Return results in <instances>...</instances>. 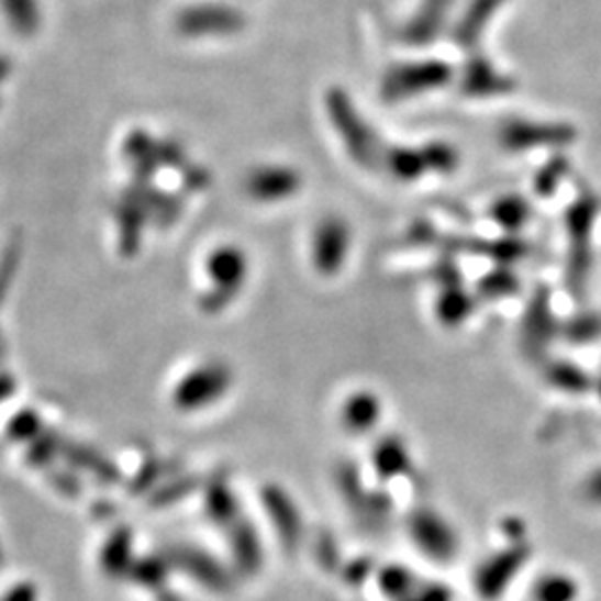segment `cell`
I'll list each match as a JSON object with an SVG mask.
<instances>
[{
	"label": "cell",
	"mask_w": 601,
	"mask_h": 601,
	"mask_svg": "<svg viewBox=\"0 0 601 601\" xmlns=\"http://www.w3.org/2000/svg\"><path fill=\"white\" fill-rule=\"evenodd\" d=\"M0 5H3V12L16 34L21 36L36 34L41 25L38 0H0Z\"/></svg>",
	"instance_id": "25"
},
{
	"label": "cell",
	"mask_w": 601,
	"mask_h": 601,
	"mask_svg": "<svg viewBox=\"0 0 601 601\" xmlns=\"http://www.w3.org/2000/svg\"><path fill=\"white\" fill-rule=\"evenodd\" d=\"M503 535L508 537V542H524L526 539V526L522 520L510 517L503 522Z\"/></svg>",
	"instance_id": "37"
},
{
	"label": "cell",
	"mask_w": 601,
	"mask_h": 601,
	"mask_svg": "<svg viewBox=\"0 0 601 601\" xmlns=\"http://www.w3.org/2000/svg\"><path fill=\"white\" fill-rule=\"evenodd\" d=\"M597 214L599 203L592 194L579 197L566 212V230L570 238L568 283L575 292H579L586 286V277L590 270V236Z\"/></svg>",
	"instance_id": "5"
},
{
	"label": "cell",
	"mask_w": 601,
	"mask_h": 601,
	"mask_svg": "<svg viewBox=\"0 0 601 601\" xmlns=\"http://www.w3.org/2000/svg\"><path fill=\"white\" fill-rule=\"evenodd\" d=\"M427 171H439V175H453L459 165V154L450 143L433 141L421 147Z\"/></svg>",
	"instance_id": "28"
},
{
	"label": "cell",
	"mask_w": 601,
	"mask_h": 601,
	"mask_svg": "<svg viewBox=\"0 0 601 601\" xmlns=\"http://www.w3.org/2000/svg\"><path fill=\"white\" fill-rule=\"evenodd\" d=\"M453 80V67L446 60H416L394 65L381 82V97L386 101H401L446 88Z\"/></svg>",
	"instance_id": "3"
},
{
	"label": "cell",
	"mask_w": 601,
	"mask_h": 601,
	"mask_svg": "<svg viewBox=\"0 0 601 601\" xmlns=\"http://www.w3.org/2000/svg\"><path fill=\"white\" fill-rule=\"evenodd\" d=\"M303 186V179L297 169L286 165H268L252 169L245 179V192L256 201H286L294 197Z\"/></svg>",
	"instance_id": "10"
},
{
	"label": "cell",
	"mask_w": 601,
	"mask_h": 601,
	"mask_svg": "<svg viewBox=\"0 0 601 601\" xmlns=\"http://www.w3.org/2000/svg\"><path fill=\"white\" fill-rule=\"evenodd\" d=\"M579 583L566 572H546L533 586V601H577Z\"/></svg>",
	"instance_id": "23"
},
{
	"label": "cell",
	"mask_w": 601,
	"mask_h": 601,
	"mask_svg": "<svg viewBox=\"0 0 601 601\" xmlns=\"http://www.w3.org/2000/svg\"><path fill=\"white\" fill-rule=\"evenodd\" d=\"M597 394H599V399H601V372H599V377L594 379V388H592Z\"/></svg>",
	"instance_id": "42"
},
{
	"label": "cell",
	"mask_w": 601,
	"mask_h": 601,
	"mask_svg": "<svg viewBox=\"0 0 601 601\" xmlns=\"http://www.w3.org/2000/svg\"><path fill=\"white\" fill-rule=\"evenodd\" d=\"M433 277L435 281L442 286V288H448V286H461V270L450 261V259H444L435 266L433 270Z\"/></svg>",
	"instance_id": "35"
},
{
	"label": "cell",
	"mask_w": 601,
	"mask_h": 601,
	"mask_svg": "<svg viewBox=\"0 0 601 601\" xmlns=\"http://www.w3.org/2000/svg\"><path fill=\"white\" fill-rule=\"evenodd\" d=\"M450 5H453V0H423V5L416 12V16L408 23L403 38L410 45L433 43L439 36L442 25L446 23Z\"/></svg>",
	"instance_id": "15"
},
{
	"label": "cell",
	"mask_w": 601,
	"mask_h": 601,
	"mask_svg": "<svg viewBox=\"0 0 601 601\" xmlns=\"http://www.w3.org/2000/svg\"><path fill=\"white\" fill-rule=\"evenodd\" d=\"M403 601H455V594L450 590V586L439 583V581H427L423 586H419L410 597H405Z\"/></svg>",
	"instance_id": "33"
},
{
	"label": "cell",
	"mask_w": 601,
	"mask_h": 601,
	"mask_svg": "<svg viewBox=\"0 0 601 601\" xmlns=\"http://www.w3.org/2000/svg\"><path fill=\"white\" fill-rule=\"evenodd\" d=\"M386 167L390 169V175L399 181H416L421 179L427 167H425V158L421 149H412V147H390L388 152H383Z\"/></svg>",
	"instance_id": "21"
},
{
	"label": "cell",
	"mask_w": 601,
	"mask_h": 601,
	"mask_svg": "<svg viewBox=\"0 0 601 601\" xmlns=\"http://www.w3.org/2000/svg\"><path fill=\"white\" fill-rule=\"evenodd\" d=\"M232 386V370L225 364L210 361L190 370L175 390V405L183 412H197L219 401Z\"/></svg>",
	"instance_id": "7"
},
{
	"label": "cell",
	"mask_w": 601,
	"mask_h": 601,
	"mask_svg": "<svg viewBox=\"0 0 601 601\" xmlns=\"http://www.w3.org/2000/svg\"><path fill=\"white\" fill-rule=\"evenodd\" d=\"M514 88V82L501 74L486 56H472L461 76V90L468 97H499Z\"/></svg>",
	"instance_id": "12"
},
{
	"label": "cell",
	"mask_w": 601,
	"mask_h": 601,
	"mask_svg": "<svg viewBox=\"0 0 601 601\" xmlns=\"http://www.w3.org/2000/svg\"><path fill=\"white\" fill-rule=\"evenodd\" d=\"M564 336L575 343V346H588L601 336V316L594 312L575 314L564 325Z\"/></svg>",
	"instance_id": "27"
},
{
	"label": "cell",
	"mask_w": 601,
	"mask_h": 601,
	"mask_svg": "<svg viewBox=\"0 0 601 601\" xmlns=\"http://www.w3.org/2000/svg\"><path fill=\"white\" fill-rule=\"evenodd\" d=\"M234 546H236L234 550H236V557H238L241 566L245 570H254L256 564H259L261 553H259V544H256V537H254L249 526L245 531H241V539Z\"/></svg>",
	"instance_id": "32"
},
{
	"label": "cell",
	"mask_w": 601,
	"mask_h": 601,
	"mask_svg": "<svg viewBox=\"0 0 601 601\" xmlns=\"http://www.w3.org/2000/svg\"><path fill=\"white\" fill-rule=\"evenodd\" d=\"M14 392V381L8 375H0V403H3Z\"/></svg>",
	"instance_id": "40"
},
{
	"label": "cell",
	"mask_w": 601,
	"mask_h": 601,
	"mask_svg": "<svg viewBox=\"0 0 601 601\" xmlns=\"http://www.w3.org/2000/svg\"><path fill=\"white\" fill-rule=\"evenodd\" d=\"M379 419H381V399L368 390H359L350 394L341 410V421L343 425H346V431L353 435L372 433Z\"/></svg>",
	"instance_id": "14"
},
{
	"label": "cell",
	"mask_w": 601,
	"mask_h": 601,
	"mask_svg": "<svg viewBox=\"0 0 601 601\" xmlns=\"http://www.w3.org/2000/svg\"><path fill=\"white\" fill-rule=\"evenodd\" d=\"M181 34L192 38L227 36L243 27V19L236 10L225 5H197L188 8L177 21Z\"/></svg>",
	"instance_id": "11"
},
{
	"label": "cell",
	"mask_w": 601,
	"mask_h": 601,
	"mask_svg": "<svg viewBox=\"0 0 601 601\" xmlns=\"http://www.w3.org/2000/svg\"><path fill=\"white\" fill-rule=\"evenodd\" d=\"M325 103L332 125L341 134L343 143H346L350 156L366 167H375L383 158L379 138L375 130L366 123V119L357 112V108L350 103L348 94L341 90H332Z\"/></svg>",
	"instance_id": "1"
},
{
	"label": "cell",
	"mask_w": 601,
	"mask_h": 601,
	"mask_svg": "<svg viewBox=\"0 0 601 601\" xmlns=\"http://www.w3.org/2000/svg\"><path fill=\"white\" fill-rule=\"evenodd\" d=\"M544 377L550 388L566 394H586L594 388V379L581 366L566 359L548 364Z\"/></svg>",
	"instance_id": "18"
},
{
	"label": "cell",
	"mask_w": 601,
	"mask_h": 601,
	"mask_svg": "<svg viewBox=\"0 0 601 601\" xmlns=\"http://www.w3.org/2000/svg\"><path fill=\"white\" fill-rule=\"evenodd\" d=\"M490 219L505 232H520L531 219V205L520 194H508L492 203Z\"/></svg>",
	"instance_id": "22"
},
{
	"label": "cell",
	"mask_w": 601,
	"mask_h": 601,
	"mask_svg": "<svg viewBox=\"0 0 601 601\" xmlns=\"http://www.w3.org/2000/svg\"><path fill=\"white\" fill-rule=\"evenodd\" d=\"M266 505L270 510V520L275 522L279 537H283L292 546L301 537V520L292 501L283 490L270 488L266 492Z\"/></svg>",
	"instance_id": "19"
},
{
	"label": "cell",
	"mask_w": 601,
	"mask_h": 601,
	"mask_svg": "<svg viewBox=\"0 0 601 601\" xmlns=\"http://www.w3.org/2000/svg\"><path fill=\"white\" fill-rule=\"evenodd\" d=\"M38 431V416L34 412H23L16 421H12V433L21 439H32Z\"/></svg>",
	"instance_id": "36"
},
{
	"label": "cell",
	"mask_w": 601,
	"mask_h": 601,
	"mask_svg": "<svg viewBox=\"0 0 601 601\" xmlns=\"http://www.w3.org/2000/svg\"><path fill=\"white\" fill-rule=\"evenodd\" d=\"M520 290V279L510 270V266H497L490 270L477 286V292L486 301H499Z\"/></svg>",
	"instance_id": "26"
},
{
	"label": "cell",
	"mask_w": 601,
	"mask_h": 601,
	"mask_svg": "<svg viewBox=\"0 0 601 601\" xmlns=\"http://www.w3.org/2000/svg\"><path fill=\"white\" fill-rule=\"evenodd\" d=\"M501 5H503V0H472L466 14L461 16V21L455 27V34H453L455 41L461 47L472 49L479 43L486 25L499 12Z\"/></svg>",
	"instance_id": "17"
},
{
	"label": "cell",
	"mask_w": 601,
	"mask_h": 601,
	"mask_svg": "<svg viewBox=\"0 0 601 601\" xmlns=\"http://www.w3.org/2000/svg\"><path fill=\"white\" fill-rule=\"evenodd\" d=\"M557 336V321L550 310V297L548 292H537L533 303L528 305L526 319H524V343L531 355H542L550 341Z\"/></svg>",
	"instance_id": "13"
},
{
	"label": "cell",
	"mask_w": 601,
	"mask_h": 601,
	"mask_svg": "<svg viewBox=\"0 0 601 601\" xmlns=\"http://www.w3.org/2000/svg\"><path fill=\"white\" fill-rule=\"evenodd\" d=\"M16 266H19V245L14 243V247H10L8 254L3 256V264H0V301H3L10 288V279L16 272Z\"/></svg>",
	"instance_id": "34"
},
{
	"label": "cell",
	"mask_w": 601,
	"mask_h": 601,
	"mask_svg": "<svg viewBox=\"0 0 601 601\" xmlns=\"http://www.w3.org/2000/svg\"><path fill=\"white\" fill-rule=\"evenodd\" d=\"M132 548V542H130V533L121 531L116 535L110 537V542L105 544L103 548V555H101V564L108 572H121L123 568H127V561H130V550Z\"/></svg>",
	"instance_id": "30"
},
{
	"label": "cell",
	"mask_w": 601,
	"mask_h": 601,
	"mask_svg": "<svg viewBox=\"0 0 601 601\" xmlns=\"http://www.w3.org/2000/svg\"><path fill=\"white\" fill-rule=\"evenodd\" d=\"M208 275L212 290L203 294L201 305L205 312L223 310L243 288L247 279V259L238 247H219L208 259Z\"/></svg>",
	"instance_id": "6"
},
{
	"label": "cell",
	"mask_w": 601,
	"mask_h": 601,
	"mask_svg": "<svg viewBox=\"0 0 601 601\" xmlns=\"http://www.w3.org/2000/svg\"><path fill=\"white\" fill-rule=\"evenodd\" d=\"M8 60H3V58H0V80H3L5 76H8Z\"/></svg>",
	"instance_id": "41"
},
{
	"label": "cell",
	"mask_w": 601,
	"mask_h": 601,
	"mask_svg": "<svg viewBox=\"0 0 601 601\" xmlns=\"http://www.w3.org/2000/svg\"><path fill=\"white\" fill-rule=\"evenodd\" d=\"M408 533L414 546L437 564H448L459 555V537L442 512L416 508L408 517Z\"/></svg>",
	"instance_id": "4"
},
{
	"label": "cell",
	"mask_w": 601,
	"mask_h": 601,
	"mask_svg": "<svg viewBox=\"0 0 601 601\" xmlns=\"http://www.w3.org/2000/svg\"><path fill=\"white\" fill-rule=\"evenodd\" d=\"M372 466L383 481L408 475L412 466L408 444L397 435H383L372 448Z\"/></svg>",
	"instance_id": "16"
},
{
	"label": "cell",
	"mask_w": 601,
	"mask_h": 601,
	"mask_svg": "<svg viewBox=\"0 0 601 601\" xmlns=\"http://www.w3.org/2000/svg\"><path fill=\"white\" fill-rule=\"evenodd\" d=\"M377 583H379V590L383 592V597H388L392 601H403L419 588L416 575L408 566H401V564H390V566L381 568L377 575Z\"/></svg>",
	"instance_id": "24"
},
{
	"label": "cell",
	"mask_w": 601,
	"mask_h": 601,
	"mask_svg": "<svg viewBox=\"0 0 601 601\" xmlns=\"http://www.w3.org/2000/svg\"><path fill=\"white\" fill-rule=\"evenodd\" d=\"M533 557V546L528 539L508 542L501 550L488 555L472 575V588L483 601H497L505 594L510 583L520 577L528 559Z\"/></svg>",
	"instance_id": "2"
},
{
	"label": "cell",
	"mask_w": 601,
	"mask_h": 601,
	"mask_svg": "<svg viewBox=\"0 0 601 601\" xmlns=\"http://www.w3.org/2000/svg\"><path fill=\"white\" fill-rule=\"evenodd\" d=\"M3 601H36V590H34V586H30V583H21V586L12 588V590L3 597Z\"/></svg>",
	"instance_id": "39"
},
{
	"label": "cell",
	"mask_w": 601,
	"mask_h": 601,
	"mask_svg": "<svg viewBox=\"0 0 601 601\" xmlns=\"http://www.w3.org/2000/svg\"><path fill=\"white\" fill-rule=\"evenodd\" d=\"M435 310H437L439 323L448 327H457L466 323L468 316L472 314L475 299L461 286H448V288H442Z\"/></svg>",
	"instance_id": "20"
},
{
	"label": "cell",
	"mask_w": 601,
	"mask_h": 601,
	"mask_svg": "<svg viewBox=\"0 0 601 601\" xmlns=\"http://www.w3.org/2000/svg\"><path fill=\"white\" fill-rule=\"evenodd\" d=\"M570 163L564 156H553L535 177V192L539 197H553L557 192V188L561 186V181L568 177Z\"/></svg>",
	"instance_id": "29"
},
{
	"label": "cell",
	"mask_w": 601,
	"mask_h": 601,
	"mask_svg": "<svg viewBox=\"0 0 601 601\" xmlns=\"http://www.w3.org/2000/svg\"><path fill=\"white\" fill-rule=\"evenodd\" d=\"M583 492H586V499H588V501L601 505V468L588 477Z\"/></svg>",
	"instance_id": "38"
},
{
	"label": "cell",
	"mask_w": 601,
	"mask_h": 601,
	"mask_svg": "<svg viewBox=\"0 0 601 601\" xmlns=\"http://www.w3.org/2000/svg\"><path fill=\"white\" fill-rule=\"evenodd\" d=\"M208 510L212 512L214 520H219V522H232L234 520V512H236L232 492L225 490V488H214L208 494Z\"/></svg>",
	"instance_id": "31"
},
{
	"label": "cell",
	"mask_w": 601,
	"mask_h": 601,
	"mask_svg": "<svg viewBox=\"0 0 601 601\" xmlns=\"http://www.w3.org/2000/svg\"><path fill=\"white\" fill-rule=\"evenodd\" d=\"M575 136L577 132L568 123H542V121H526V119L508 121L499 132L503 147L512 152L535 149V147H564V145H570Z\"/></svg>",
	"instance_id": "8"
},
{
	"label": "cell",
	"mask_w": 601,
	"mask_h": 601,
	"mask_svg": "<svg viewBox=\"0 0 601 601\" xmlns=\"http://www.w3.org/2000/svg\"><path fill=\"white\" fill-rule=\"evenodd\" d=\"M350 227L338 216L323 219L312 234V264L323 277L336 275L348 259Z\"/></svg>",
	"instance_id": "9"
}]
</instances>
